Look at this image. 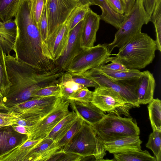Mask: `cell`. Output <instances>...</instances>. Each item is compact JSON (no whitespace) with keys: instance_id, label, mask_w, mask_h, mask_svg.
Returning <instances> with one entry per match:
<instances>
[{"instance_id":"7402d4cb","label":"cell","mask_w":161,"mask_h":161,"mask_svg":"<svg viewBox=\"0 0 161 161\" xmlns=\"http://www.w3.org/2000/svg\"><path fill=\"white\" fill-rule=\"evenodd\" d=\"M42 139H27L21 145L0 156V161H27L30 152Z\"/></svg>"},{"instance_id":"9a60e30c","label":"cell","mask_w":161,"mask_h":161,"mask_svg":"<svg viewBox=\"0 0 161 161\" xmlns=\"http://www.w3.org/2000/svg\"><path fill=\"white\" fill-rule=\"evenodd\" d=\"M100 20V15L91 8L86 13L83 21L81 36L82 47H89L94 46Z\"/></svg>"},{"instance_id":"277c9868","label":"cell","mask_w":161,"mask_h":161,"mask_svg":"<svg viewBox=\"0 0 161 161\" xmlns=\"http://www.w3.org/2000/svg\"><path fill=\"white\" fill-rule=\"evenodd\" d=\"M62 149L83 158H93L96 161L102 160L106 154L103 142L93 126L84 120L80 128Z\"/></svg>"},{"instance_id":"7bdbcfd3","label":"cell","mask_w":161,"mask_h":161,"mask_svg":"<svg viewBox=\"0 0 161 161\" xmlns=\"http://www.w3.org/2000/svg\"><path fill=\"white\" fill-rule=\"evenodd\" d=\"M160 0H142L144 7L150 17L156 4Z\"/></svg>"},{"instance_id":"c3c4849f","label":"cell","mask_w":161,"mask_h":161,"mask_svg":"<svg viewBox=\"0 0 161 161\" xmlns=\"http://www.w3.org/2000/svg\"><path fill=\"white\" fill-rule=\"evenodd\" d=\"M0 100L2 102V97L1 96V95H0Z\"/></svg>"},{"instance_id":"484cf974","label":"cell","mask_w":161,"mask_h":161,"mask_svg":"<svg viewBox=\"0 0 161 161\" xmlns=\"http://www.w3.org/2000/svg\"><path fill=\"white\" fill-rule=\"evenodd\" d=\"M114 161H157L147 150L134 151L114 154Z\"/></svg>"},{"instance_id":"d4e9b609","label":"cell","mask_w":161,"mask_h":161,"mask_svg":"<svg viewBox=\"0 0 161 161\" xmlns=\"http://www.w3.org/2000/svg\"><path fill=\"white\" fill-rule=\"evenodd\" d=\"M148 103L147 107L153 130L161 131V100L153 98Z\"/></svg>"},{"instance_id":"f546056e","label":"cell","mask_w":161,"mask_h":161,"mask_svg":"<svg viewBox=\"0 0 161 161\" xmlns=\"http://www.w3.org/2000/svg\"><path fill=\"white\" fill-rule=\"evenodd\" d=\"M146 146L152 151L157 161H161V131H153L149 136Z\"/></svg>"},{"instance_id":"8d00e7d4","label":"cell","mask_w":161,"mask_h":161,"mask_svg":"<svg viewBox=\"0 0 161 161\" xmlns=\"http://www.w3.org/2000/svg\"><path fill=\"white\" fill-rule=\"evenodd\" d=\"M82 158V157L78 155L65 152L61 148L53 154L48 161H79Z\"/></svg>"},{"instance_id":"ba28073f","label":"cell","mask_w":161,"mask_h":161,"mask_svg":"<svg viewBox=\"0 0 161 161\" xmlns=\"http://www.w3.org/2000/svg\"><path fill=\"white\" fill-rule=\"evenodd\" d=\"M80 74L93 80L99 86L111 88L120 94L134 108L140 107V104L135 92L139 77L126 80H114L102 73L98 67Z\"/></svg>"},{"instance_id":"ffe728a7","label":"cell","mask_w":161,"mask_h":161,"mask_svg":"<svg viewBox=\"0 0 161 161\" xmlns=\"http://www.w3.org/2000/svg\"><path fill=\"white\" fill-rule=\"evenodd\" d=\"M59 149L53 140L48 137H45L31 150L27 161H48L53 154Z\"/></svg>"},{"instance_id":"cb8c5ba5","label":"cell","mask_w":161,"mask_h":161,"mask_svg":"<svg viewBox=\"0 0 161 161\" xmlns=\"http://www.w3.org/2000/svg\"><path fill=\"white\" fill-rule=\"evenodd\" d=\"M78 117L77 114L73 110L70 112L56 125L47 137L52 139L56 143L72 126Z\"/></svg>"},{"instance_id":"52a82bcc","label":"cell","mask_w":161,"mask_h":161,"mask_svg":"<svg viewBox=\"0 0 161 161\" xmlns=\"http://www.w3.org/2000/svg\"><path fill=\"white\" fill-rule=\"evenodd\" d=\"M62 97H33L9 108L19 118L28 121L31 126L52 112L63 99Z\"/></svg>"},{"instance_id":"d6986e66","label":"cell","mask_w":161,"mask_h":161,"mask_svg":"<svg viewBox=\"0 0 161 161\" xmlns=\"http://www.w3.org/2000/svg\"><path fill=\"white\" fill-rule=\"evenodd\" d=\"M142 141L139 136L125 137L114 141L103 142L106 151L113 154L142 150Z\"/></svg>"},{"instance_id":"603a6c76","label":"cell","mask_w":161,"mask_h":161,"mask_svg":"<svg viewBox=\"0 0 161 161\" xmlns=\"http://www.w3.org/2000/svg\"><path fill=\"white\" fill-rule=\"evenodd\" d=\"M93 5L99 6L102 13L100 15V19L110 24L118 29L123 21L124 17L115 12L109 6L106 0H93Z\"/></svg>"},{"instance_id":"d590c367","label":"cell","mask_w":161,"mask_h":161,"mask_svg":"<svg viewBox=\"0 0 161 161\" xmlns=\"http://www.w3.org/2000/svg\"><path fill=\"white\" fill-rule=\"evenodd\" d=\"M38 27L41 37L46 43L48 36V20L46 3L39 19Z\"/></svg>"},{"instance_id":"681fc988","label":"cell","mask_w":161,"mask_h":161,"mask_svg":"<svg viewBox=\"0 0 161 161\" xmlns=\"http://www.w3.org/2000/svg\"></svg>"},{"instance_id":"8fae6325","label":"cell","mask_w":161,"mask_h":161,"mask_svg":"<svg viewBox=\"0 0 161 161\" xmlns=\"http://www.w3.org/2000/svg\"><path fill=\"white\" fill-rule=\"evenodd\" d=\"M69 100L64 97L57 107L45 118L34 125L26 127L28 139L39 140L47 137L56 125L69 113Z\"/></svg>"},{"instance_id":"836d02e7","label":"cell","mask_w":161,"mask_h":161,"mask_svg":"<svg viewBox=\"0 0 161 161\" xmlns=\"http://www.w3.org/2000/svg\"><path fill=\"white\" fill-rule=\"evenodd\" d=\"M93 94V91H91L87 87H84L76 91L68 100L83 103L91 102Z\"/></svg>"},{"instance_id":"4fadbf2b","label":"cell","mask_w":161,"mask_h":161,"mask_svg":"<svg viewBox=\"0 0 161 161\" xmlns=\"http://www.w3.org/2000/svg\"><path fill=\"white\" fill-rule=\"evenodd\" d=\"M83 19L69 31L66 46L62 55L55 61L56 66L67 71L71 61L82 50L81 36Z\"/></svg>"},{"instance_id":"7a4b0ae2","label":"cell","mask_w":161,"mask_h":161,"mask_svg":"<svg viewBox=\"0 0 161 161\" xmlns=\"http://www.w3.org/2000/svg\"><path fill=\"white\" fill-rule=\"evenodd\" d=\"M4 57L10 86L3 102L4 100L13 97L20 102L31 99L38 90L58 84L59 78L64 73L57 66L51 71L40 72L30 65L18 60L10 54L4 53Z\"/></svg>"},{"instance_id":"4dcf8cb0","label":"cell","mask_w":161,"mask_h":161,"mask_svg":"<svg viewBox=\"0 0 161 161\" xmlns=\"http://www.w3.org/2000/svg\"><path fill=\"white\" fill-rule=\"evenodd\" d=\"M150 21L153 24L156 34L155 40L157 46L161 44V0L156 4L151 16Z\"/></svg>"},{"instance_id":"3957f363","label":"cell","mask_w":161,"mask_h":161,"mask_svg":"<svg viewBox=\"0 0 161 161\" xmlns=\"http://www.w3.org/2000/svg\"><path fill=\"white\" fill-rule=\"evenodd\" d=\"M157 50L155 40L147 33L135 35L111 58L130 69L139 70L152 63Z\"/></svg>"},{"instance_id":"ac0fdd59","label":"cell","mask_w":161,"mask_h":161,"mask_svg":"<svg viewBox=\"0 0 161 161\" xmlns=\"http://www.w3.org/2000/svg\"><path fill=\"white\" fill-rule=\"evenodd\" d=\"M70 104L78 117L92 126L100 121L106 114L92 102L70 101Z\"/></svg>"},{"instance_id":"8992f818","label":"cell","mask_w":161,"mask_h":161,"mask_svg":"<svg viewBox=\"0 0 161 161\" xmlns=\"http://www.w3.org/2000/svg\"><path fill=\"white\" fill-rule=\"evenodd\" d=\"M151 17L146 11L142 0H136L135 4L124 19L114 35L113 41L106 44L111 53L116 47L120 48L135 35L141 32L142 26L150 21Z\"/></svg>"},{"instance_id":"f1b7e54d","label":"cell","mask_w":161,"mask_h":161,"mask_svg":"<svg viewBox=\"0 0 161 161\" xmlns=\"http://www.w3.org/2000/svg\"><path fill=\"white\" fill-rule=\"evenodd\" d=\"M101 71L114 80L130 79L139 77L142 72L137 69H130L129 71H117L102 69L98 67Z\"/></svg>"},{"instance_id":"5b68a950","label":"cell","mask_w":161,"mask_h":161,"mask_svg":"<svg viewBox=\"0 0 161 161\" xmlns=\"http://www.w3.org/2000/svg\"><path fill=\"white\" fill-rule=\"evenodd\" d=\"M92 126L103 142L127 136H138L140 134V128L133 118L122 117L114 113L106 114L100 121Z\"/></svg>"},{"instance_id":"6da1fadb","label":"cell","mask_w":161,"mask_h":161,"mask_svg":"<svg viewBox=\"0 0 161 161\" xmlns=\"http://www.w3.org/2000/svg\"><path fill=\"white\" fill-rule=\"evenodd\" d=\"M15 17L17 33L13 51L15 58L40 72L53 70L56 67L55 61L41 37L29 0H22Z\"/></svg>"},{"instance_id":"f35d334b","label":"cell","mask_w":161,"mask_h":161,"mask_svg":"<svg viewBox=\"0 0 161 161\" xmlns=\"http://www.w3.org/2000/svg\"><path fill=\"white\" fill-rule=\"evenodd\" d=\"M32 16L38 26L46 0H29Z\"/></svg>"},{"instance_id":"ab89813d","label":"cell","mask_w":161,"mask_h":161,"mask_svg":"<svg viewBox=\"0 0 161 161\" xmlns=\"http://www.w3.org/2000/svg\"><path fill=\"white\" fill-rule=\"evenodd\" d=\"M72 79L76 83L82 85L85 87L96 88L99 86L92 79L83 76L79 74L69 73Z\"/></svg>"},{"instance_id":"5bb4252c","label":"cell","mask_w":161,"mask_h":161,"mask_svg":"<svg viewBox=\"0 0 161 161\" xmlns=\"http://www.w3.org/2000/svg\"><path fill=\"white\" fill-rule=\"evenodd\" d=\"M73 12L66 21L48 36L46 41L48 50L55 61L63 54L67 44L69 22Z\"/></svg>"},{"instance_id":"2e32d148","label":"cell","mask_w":161,"mask_h":161,"mask_svg":"<svg viewBox=\"0 0 161 161\" xmlns=\"http://www.w3.org/2000/svg\"><path fill=\"white\" fill-rule=\"evenodd\" d=\"M27 139V135L16 131L12 125L0 128V156L21 145Z\"/></svg>"},{"instance_id":"e0dca14e","label":"cell","mask_w":161,"mask_h":161,"mask_svg":"<svg viewBox=\"0 0 161 161\" xmlns=\"http://www.w3.org/2000/svg\"><path fill=\"white\" fill-rule=\"evenodd\" d=\"M156 85L153 75L148 70L142 72L138 78L135 92L140 104H148L153 98Z\"/></svg>"},{"instance_id":"74e56055","label":"cell","mask_w":161,"mask_h":161,"mask_svg":"<svg viewBox=\"0 0 161 161\" xmlns=\"http://www.w3.org/2000/svg\"><path fill=\"white\" fill-rule=\"evenodd\" d=\"M19 118L13 111H0V128L16 124Z\"/></svg>"},{"instance_id":"b9f144b4","label":"cell","mask_w":161,"mask_h":161,"mask_svg":"<svg viewBox=\"0 0 161 161\" xmlns=\"http://www.w3.org/2000/svg\"><path fill=\"white\" fill-rule=\"evenodd\" d=\"M110 7L116 13L124 15L125 12V4L122 0H106Z\"/></svg>"},{"instance_id":"d6a6232c","label":"cell","mask_w":161,"mask_h":161,"mask_svg":"<svg viewBox=\"0 0 161 161\" xmlns=\"http://www.w3.org/2000/svg\"><path fill=\"white\" fill-rule=\"evenodd\" d=\"M88 4L80 5L73 12L69 24V31L84 18L86 14L90 9Z\"/></svg>"},{"instance_id":"4316f807","label":"cell","mask_w":161,"mask_h":161,"mask_svg":"<svg viewBox=\"0 0 161 161\" xmlns=\"http://www.w3.org/2000/svg\"><path fill=\"white\" fill-rule=\"evenodd\" d=\"M22 0H0V20L6 21L15 17Z\"/></svg>"},{"instance_id":"9c48e42d","label":"cell","mask_w":161,"mask_h":161,"mask_svg":"<svg viewBox=\"0 0 161 161\" xmlns=\"http://www.w3.org/2000/svg\"><path fill=\"white\" fill-rule=\"evenodd\" d=\"M110 55L105 44H99L89 47H82L71 61L66 72L82 74L104 64Z\"/></svg>"},{"instance_id":"7dc6e473","label":"cell","mask_w":161,"mask_h":161,"mask_svg":"<svg viewBox=\"0 0 161 161\" xmlns=\"http://www.w3.org/2000/svg\"><path fill=\"white\" fill-rule=\"evenodd\" d=\"M9 109L0 100V111H9Z\"/></svg>"},{"instance_id":"83f0119b","label":"cell","mask_w":161,"mask_h":161,"mask_svg":"<svg viewBox=\"0 0 161 161\" xmlns=\"http://www.w3.org/2000/svg\"><path fill=\"white\" fill-rule=\"evenodd\" d=\"M10 84L6 71L4 53L0 44V95L3 99L8 94Z\"/></svg>"},{"instance_id":"1f68e13d","label":"cell","mask_w":161,"mask_h":161,"mask_svg":"<svg viewBox=\"0 0 161 161\" xmlns=\"http://www.w3.org/2000/svg\"><path fill=\"white\" fill-rule=\"evenodd\" d=\"M83 122V120L78 117L72 126L63 137L56 143L57 147L59 149L62 148L69 142L80 128Z\"/></svg>"},{"instance_id":"60d3db41","label":"cell","mask_w":161,"mask_h":161,"mask_svg":"<svg viewBox=\"0 0 161 161\" xmlns=\"http://www.w3.org/2000/svg\"><path fill=\"white\" fill-rule=\"evenodd\" d=\"M109 62H111V63L107 64H103L100 66V68L103 69L117 71H129L130 70L126 68L122 64L112 59L110 57L107 59L105 63Z\"/></svg>"},{"instance_id":"30bf717a","label":"cell","mask_w":161,"mask_h":161,"mask_svg":"<svg viewBox=\"0 0 161 161\" xmlns=\"http://www.w3.org/2000/svg\"><path fill=\"white\" fill-rule=\"evenodd\" d=\"M93 92L91 102L104 113L130 117V111L134 107L111 88L98 86L95 88Z\"/></svg>"},{"instance_id":"44dd1931","label":"cell","mask_w":161,"mask_h":161,"mask_svg":"<svg viewBox=\"0 0 161 161\" xmlns=\"http://www.w3.org/2000/svg\"><path fill=\"white\" fill-rule=\"evenodd\" d=\"M17 33L15 20L12 19L6 21L0 20V44L6 55L10 54L13 50Z\"/></svg>"},{"instance_id":"f6af8a7d","label":"cell","mask_w":161,"mask_h":161,"mask_svg":"<svg viewBox=\"0 0 161 161\" xmlns=\"http://www.w3.org/2000/svg\"><path fill=\"white\" fill-rule=\"evenodd\" d=\"M12 126L14 130L16 131L27 135L28 131L26 127L16 124L12 125Z\"/></svg>"},{"instance_id":"ee69618b","label":"cell","mask_w":161,"mask_h":161,"mask_svg":"<svg viewBox=\"0 0 161 161\" xmlns=\"http://www.w3.org/2000/svg\"><path fill=\"white\" fill-rule=\"evenodd\" d=\"M124 3L125 6V12L123 15L124 17L126 16L133 6L135 1V0H122Z\"/></svg>"},{"instance_id":"7c38bea8","label":"cell","mask_w":161,"mask_h":161,"mask_svg":"<svg viewBox=\"0 0 161 161\" xmlns=\"http://www.w3.org/2000/svg\"><path fill=\"white\" fill-rule=\"evenodd\" d=\"M80 5L77 0H46L48 36L64 23L73 11Z\"/></svg>"},{"instance_id":"e575fe53","label":"cell","mask_w":161,"mask_h":161,"mask_svg":"<svg viewBox=\"0 0 161 161\" xmlns=\"http://www.w3.org/2000/svg\"><path fill=\"white\" fill-rule=\"evenodd\" d=\"M58 84L48 86L38 90L33 94V97H62Z\"/></svg>"},{"instance_id":"bcb514c9","label":"cell","mask_w":161,"mask_h":161,"mask_svg":"<svg viewBox=\"0 0 161 161\" xmlns=\"http://www.w3.org/2000/svg\"><path fill=\"white\" fill-rule=\"evenodd\" d=\"M81 5H93V0H77Z\"/></svg>"}]
</instances>
